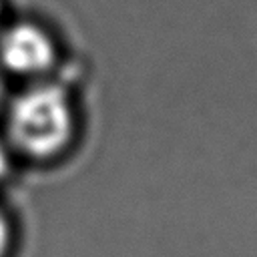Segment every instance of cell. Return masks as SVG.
<instances>
[{
  "mask_svg": "<svg viewBox=\"0 0 257 257\" xmlns=\"http://www.w3.org/2000/svg\"><path fill=\"white\" fill-rule=\"evenodd\" d=\"M8 128L14 145L26 155L36 159L52 157L72 137L70 102L58 86L32 88L12 104Z\"/></svg>",
  "mask_w": 257,
  "mask_h": 257,
  "instance_id": "6da1fadb",
  "label": "cell"
},
{
  "mask_svg": "<svg viewBox=\"0 0 257 257\" xmlns=\"http://www.w3.org/2000/svg\"><path fill=\"white\" fill-rule=\"evenodd\" d=\"M0 58L12 72L38 74L54 62V46L34 24H18L2 36Z\"/></svg>",
  "mask_w": 257,
  "mask_h": 257,
  "instance_id": "7a4b0ae2",
  "label": "cell"
},
{
  "mask_svg": "<svg viewBox=\"0 0 257 257\" xmlns=\"http://www.w3.org/2000/svg\"><path fill=\"white\" fill-rule=\"evenodd\" d=\"M8 245H10V227H8L6 219H4V215L0 213V257L6 255Z\"/></svg>",
  "mask_w": 257,
  "mask_h": 257,
  "instance_id": "3957f363",
  "label": "cell"
},
{
  "mask_svg": "<svg viewBox=\"0 0 257 257\" xmlns=\"http://www.w3.org/2000/svg\"><path fill=\"white\" fill-rule=\"evenodd\" d=\"M6 171H8V153H6V149L0 141V177H4Z\"/></svg>",
  "mask_w": 257,
  "mask_h": 257,
  "instance_id": "277c9868",
  "label": "cell"
}]
</instances>
